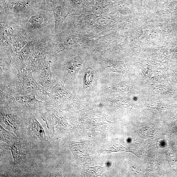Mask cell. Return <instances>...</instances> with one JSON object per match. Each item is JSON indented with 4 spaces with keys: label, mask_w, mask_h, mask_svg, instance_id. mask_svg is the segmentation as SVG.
I'll return each mask as SVG.
<instances>
[{
    "label": "cell",
    "mask_w": 177,
    "mask_h": 177,
    "mask_svg": "<svg viewBox=\"0 0 177 177\" xmlns=\"http://www.w3.org/2000/svg\"><path fill=\"white\" fill-rule=\"evenodd\" d=\"M10 107L1 108V122L6 126L8 130L14 133L19 137H22L26 133L28 125L25 118L18 109L12 110Z\"/></svg>",
    "instance_id": "cell-1"
},
{
    "label": "cell",
    "mask_w": 177,
    "mask_h": 177,
    "mask_svg": "<svg viewBox=\"0 0 177 177\" xmlns=\"http://www.w3.org/2000/svg\"><path fill=\"white\" fill-rule=\"evenodd\" d=\"M25 135L9 145H1L11 151L13 160V169L19 172L26 169L30 158L29 146Z\"/></svg>",
    "instance_id": "cell-2"
},
{
    "label": "cell",
    "mask_w": 177,
    "mask_h": 177,
    "mask_svg": "<svg viewBox=\"0 0 177 177\" xmlns=\"http://www.w3.org/2000/svg\"><path fill=\"white\" fill-rule=\"evenodd\" d=\"M41 117L45 122L48 128L50 131H52V135L50 138L51 141L62 137L71 128L65 120L59 116L54 109H51L42 113Z\"/></svg>",
    "instance_id": "cell-3"
},
{
    "label": "cell",
    "mask_w": 177,
    "mask_h": 177,
    "mask_svg": "<svg viewBox=\"0 0 177 177\" xmlns=\"http://www.w3.org/2000/svg\"><path fill=\"white\" fill-rule=\"evenodd\" d=\"M26 131L28 137L33 142L43 144L44 142L47 141L45 132L42 126L33 115L30 116Z\"/></svg>",
    "instance_id": "cell-4"
},
{
    "label": "cell",
    "mask_w": 177,
    "mask_h": 177,
    "mask_svg": "<svg viewBox=\"0 0 177 177\" xmlns=\"http://www.w3.org/2000/svg\"><path fill=\"white\" fill-rule=\"evenodd\" d=\"M81 143L71 141L67 147L72 152L75 158L78 161L82 162L86 161V160L90 159L93 154L91 151L88 150L87 147H85L84 145Z\"/></svg>",
    "instance_id": "cell-5"
},
{
    "label": "cell",
    "mask_w": 177,
    "mask_h": 177,
    "mask_svg": "<svg viewBox=\"0 0 177 177\" xmlns=\"http://www.w3.org/2000/svg\"><path fill=\"white\" fill-rule=\"evenodd\" d=\"M1 141L4 144L9 145L16 141L19 138L13 132L7 130L1 125Z\"/></svg>",
    "instance_id": "cell-6"
},
{
    "label": "cell",
    "mask_w": 177,
    "mask_h": 177,
    "mask_svg": "<svg viewBox=\"0 0 177 177\" xmlns=\"http://www.w3.org/2000/svg\"><path fill=\"white\" fill-rule=\"evenodd\" d=\"M105 169L100 166L90 167L88 165L85 167L83 170V174L86 176L96 177L101 176L102 173L105 171Z\"/></svg>",
    "instance_id": "cell-7"
},
{
    "label": "cell",
    "mask_w": 177,
    "mask_h": 177,
    "mask_svg": "<svg viewBox=\"0 0 177 177\" xmlns=\"http://www.w3.org/2000/svg\"><path fill=\"white\" fill-rule=\"evenodd\" d=\"M31 77H28V79L23 80V83L26 89L31 91L32 92L35 93L36 89V85L33 80L31 79Z\"/></svg>",
    "instance_id": "cell-8"
},
{
    "label": "cell",
    "mask_w": 177,
    "mask_h": 177,
    "mask_svg": "<svg viewBox=\"0 0 177 177\" xmlns=\"http://www.w3.org/2000/svg\"><path fill=\"white\" fill-rule=\"evenodd\" d=\"M42 79L46 82L52 81V74L51 71L48 67L45 66L42 71Z\"/></svg>",
    "instance_id": "cell-9"
}]
</instances>
